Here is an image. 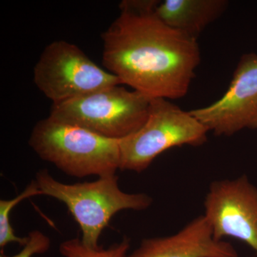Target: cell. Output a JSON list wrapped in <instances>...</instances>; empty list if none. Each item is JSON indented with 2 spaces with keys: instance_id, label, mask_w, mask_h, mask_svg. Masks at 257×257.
<instances>
[{
  "instance_id": "1",
  "label": "cell",
  "mask_w": 257,
  "mask_h": 257,
  "mask_svg": "<svg viewBox=\"0 0 257 257\" xmlns=\"http://www.w3.org/2000/svg\"><path fill=\"white\" fill-rule=\"evenodd\" d=\"M157 0H124L120 14L103 32L106 70L150 99L187 95L201 62L197 39L157 18Z\"/></svg>"
},
{
  "instance_id": "2",
  "label": "cell",
  "mask_w": 257,
  "mask_h": 257,
  "mask_svg": "<svg viewBox=\"0 0 257 257\" xmlns=\"http://www.w3.org/2000/svg\"><path fill=\"white\" fill-rule=\"evenodd\" d=\"M29 145L42 160L71 177H106L120 168L119 140L50 116L35 124Z\"/></svg>"
},
{
  "instance_id": "3",
  "label": "cell",
  "mask_w": 257,
  "mask_h": 257,
  "mask_svg": "<svg viewBox=\"0 0 257 257\" xmlns=\"http://www.w3.org/2000/svg\"><path fill=\"white\" fill-rule=\"evenodd\" d=\"M42 195L57 199L67 206L82 231L83 244L100 248L99 239L111 218L120 211H143L152 204V198L145 193L123 192L116 175L99 177L96 181L67 184L53 178L46 169L35 177Z\"/></svg>"
},
{
  "instance_id": "4",
  "label": "cell",
  "mask_w": 257,
  "mask_h": 257,
  "mask_svg": "<svg viewBox=\"0 0 257 257\" xmlns=\"http://www.w3.org/2000/svg\"><path fill=\"white\" fill-rule=\"evenodd\" d=\"M209 133L190 112L169 99L150 101L148 117L136 133L119 140L121 171L143 172L159 155L174 147H199Z\"/></svg>"
},
{
  "instance_id": "5",
  "label": "cell",
  "mask_w": 257,
  "mask_h": 257,
  "mask_svg": "<svg viewBox=\"0 0 257 257\" xmlns=\"http://www.w3.org/2000/svg\"><path fill=\"white\" fill-rule=\"evenodd\" d=\"M151 99L120 85L52 104L50 116L82 126L104 138L122 140L140 130L148 117Z\"/></svg>"
},
{
  "instance_id": "6",
  "label": "cell",
  "mask_w": 257,
  "mask_h": 257,
  "mask_svg": "<svg viewBox=\"0 0 257 257\" xmlns=\"http://www.w3.org/2000/svg\"><path fill=\"white\" fill-rule=\"evenodd\" d=\"M34 81L52 104L122 84L77 45L63 40L52 42L45 47L34 68Z\"/></svg>"
},
{
  "instance_id": "7",
  "label": "cell",
  "mask_w": 257,
  "mask_h": 257,
  "mask_svg": "<svg viewBox=\"0 0 257 257\" xmlns=\"http://www.w3.org/2000/svg\"><path fill=\"white\" fill-rule=\"evenodd\" d=\"M204 207L214 239L240 240L257 257V188L246 175L211 182Z\"/></svg>"
},
{
  "instance_id": "8",
  "label": "cell",
  "mask_w": 257,
  "mask_h": 257,
  "mask_svg": "<svg viewBox=\"0 0 257 257\" xmlns=\"http://www.w3.org/2000/svg\"><path fill=\"white\" fill-rule=\"evenodd\" d=\"M216 136L231 137L243 130H257V55L243 54L227 91L210 105L189 111Z\"/></svg>"
},
{
  "instance_id": "9",
  "label": "cell",
  "mask_w": 257,
  "mask_h": 257,
  "mask_svg": "<svg viewBox=\"0 0 257 257\" xmlns=\"http://www.w3.org/2000/svg\"><path fill=\"white\" fill-rule=\"evenodd\" d=\"M126 257H239L229 242L214 239L205 216L189 221L170 236L143 239Z\"/></svg>"
},
{
  "instance_id": "10",
  "label": "cell",
  "mask_w": 257,
  "mask_h": 257,
  "mask_svg": "<svg viewBox=\"0 0 257 257\" xmlns=\"http://www.w3.org/2000/svg\"><path fill=\"white\" fill-rule=\"evenodd\" d=\"M228 6L227 0H165L160 2L155 13L167 26L197 39Z\"/></svg>"
},
{
  "instance_id": "11",
  "label": "cell",
  "mask_w": 257,
  "mask_h": 257,
  "mask_svg": "<svg viewBox=\"0 0 257 257\" xmlns=\"http://www.w3.org/2000/svg\"><path fill=\"white\" fill-rule=\"evenodd\" d=\"M42 195L35 179L32 180L24 189L21 194L12 199L0 200V247L4 248L10 243H18L20 246H25L28 242L29 237H20L15 234L14 229L10 224V216L15 206L29 198Z\"/></svg>"
},
{
  "instance_id": "12",
  "label": "cell",
  "mask_w": 257,
  "mask_h": 257,
  "mask_svg": "<svg viewBox=\"0 0 257 257\" xmlns=\"http://www.w3.org/2000/svg\"><path fill=\"white\" fill-rule=\"evenodd\" d=\"M130 248V241L124 238L107 248L94 249L83 244L79 238L64 241L60 245V252L64 257H126Z\"/></svg>"
},
{
  "instance_id": "13",
  "label": "cell",
  "mask_w": 257,
  "mask_h": 257,
  "mask_svg": "<svg viewBox=\"0 0 257 257\" xmlns=\"http://www.w3.org/2000/svg\"><path fill=\"white\" fill-rule=\"evenodd\" d=\"M28 242L20 253L14 256H7L2 252L0 257H32L35 254H42L49 251L51 246L50 238L39 230L30 231Z\"/></svg>"
}]
</instances>
